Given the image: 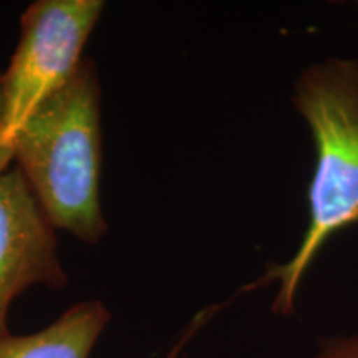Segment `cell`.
I'll list each match as a JSON object with an SVG mask.
<instances>
[{
  "mask_svg": "<svg viewBox=\"0 0 358 358\" xmlns=\"http://www.w3.org/2000/svg\"><path fill=\"white\" fill-rule=\"evenodd\" d=\"M12 164L25 174L53 226L87 244L105 236L100 82L90 58L0 134V173Z\"/></svg>",
  "mask_w": 358,
  "mask_h": 358,
  "instance_id": "cell-1",
  "label": "cell"
},
{
  "mask_svg": "<svg viewBox=\"0 0 358 358\" xmlns=\"http://www.w3.org/2000/svg\"><path fill=\"white\" fill-rule=\"evenodd\" d=\"M294 106L315 145V169L308 186V226L289 262L268 268L261 284L279 280L272 310L294 312L299 285L327 241L358 224V60L327 58L301 73Z\"/></svg>",
  "mask_w": 358,
  "mask_h": 358,
  "instance_id": "cell-2",
  "label": "cell"
},
{
  "mask_svg": "<svg viewBox=\"0 0 358 358\" xmlns=\"http://www.w3.org/2000/svg\"><path fill=\"white\" fill-rule=\"evenodd\" d=\"M101 12L98 0H40L27 8L10 64L0 71V134L78 69Z\"/></svg>",
  "mask_w": 358,
  "mask_h": 358,
  "instance_id": "cell-3",
  "label": "cell"
},
{
  "mask_svg": "<svg viewBox=\"0 0 358 358\" xmlns=\"http://www.w3.org/2000/svg\"><path fill=\"white\" fill-rule=\"evenodd\" d=\"M64 289L55 226L25 174L15 164L0 173V337L13 299L30 285Z\"/></svg>",
  "mask_w": 358,
  "mask_h": 358,
  "instance_id": "cell-4",
  "label": "cell"
},
{
  "mask_svg": "<svg viewBox=\"0 0 358 358\" xmlns=\"http://www.w3.org/2000/svg\"><path fill=\"white\" fill-rule=\"evenodd\" d=\"M108 322L101 302H80L37 334L0 337V358H90Z\"/></svg>",
  "mask_w": 358,
  "mask_h": 358,
  "instance_id": "cell-5",
  "label": "cell"
},
{
  "mask_svg": "<svg viewBox=\"0 0 358 358\" xmlns=\"http://www.w3.org/2000/svg\"><path fill=\"white\" fill-rule=\"evenodd\" d=\"M315 358H358V334L324 340Z\"/></svg>",
  "mask_w": 358,
  "mask_h": 358,
  "instance_id": "cell-6",
  "label": "cell"
},
{
  "mask_svg": "<svg viewBox=\"0 0 358 358\" xmlns=\"http://www.w3.org/2000/svg\"><path fill=\"white\" fill-rule=\"evenodd\" d=\"M169 358H176V352H173L171 357H169Z\"/></svg>",
  "mask_w": 358,
  "mask_h": 358,
  "instance_id": "cell-7",
  "label": "cell"
}]
</instances>
